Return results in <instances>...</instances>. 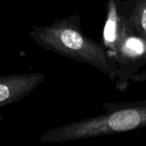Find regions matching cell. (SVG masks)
Here are the masks:
<instances>
[{"mask_svg": "<svg viewBox=\"0 0 146 146\" xmlns=\"http://www.w3.org/2000/svg\"><path fill=\"white\" fill-rule=\"evenodd\" d=\"M45 79L42 73L15 74L0 76V108L22 100Z\"/></svg>", "mask_w": 146, "mask_h": 146, "instance_id": "obj_4", "label": "cell"}, {"mask_svg": "<svg viewBox=\"0 0 146 146\" xmlns=\"http://www.w3.org/2000/svg\"><path fill=\"white\" fill-rule=\"evenodd\" d=\"M27 35L38 46L62 56L99 69L115 79L116 62L104 47L86 36L81 29V17L77 14L43 26H32Z\"/></svg>", "mask_w": 146, "mask_h": 146, "instance_id": "obj_1", "label": "cell"}, {"mask_svg": "<svg viewBox=\"0 0 146 146\" xmlns=\"http://www.w3.org/2000/svg\"><path fill=\"white\" fill-rule=\"evenodd\" d=\"M125 21L126 17L122 11V2L121 0H109L103 33V46L112 58H114L115 47Z\"/></svg>", "mask_w": 146, "mask_h": 146, "instance_id": "obj_5", "label": "cell"}, {"mask_svg": "<svg viewBox=\"0 0 146 146\" xmlns=\"http://www.w3.org/2000/svg\"><path fill=\"white\" fill-rule=\"evenodd\" d=\"M104 113L44 133L40 143L86 139L146 127V100L104 104Z\"/></svg>", "mask_w": 146, "mask_h": 146, "instance_id": "obj_2", "label": "cell"}, {"mask_svg": "<svg viewBox=\"0 0 146 146\" xmlns=\"http://www.w3.org/2000/svg\"><path fill=\"white\" fill-rule=\"evenodd\" d=\"M132 6L127 12L122 4L123 13L132 28L139 36L146 39V0H133Z\"/></svg>", "mask_w": 146, "mask_h": 146, "instance_id": "obj_6", "label": "cell"}, {"mask_svg": "<svg viewBox=\"0 0 146 146\" xmlns=\"http://www.w3.org/2000/svg\"><path fill=\"white\" fill-rule=\"evenodd\" d=\"M3 119H4V116L3 115H0V122H2Z\"/></svg>", "mask_w": 146, "mask_h": 146, "instance_id": "obj_7", "label": "cell"}, {"mask_svg": "<svg viewBox=\"0 0 146 146\" xmlns=\"http://www.w3.org/2000/svg\"><path fill=\"white\" fill-rule=\"evenodd\" d=\"M114 58L116 62L114 80H116L119 89L127 88L129 80H133L136 74L146 65V39L134 32L127 18Z\"/></svg>", "mask_w": 146, "mask_h": 146, "instance_id": "obj_3", "label": "cell"}]
</instances>
